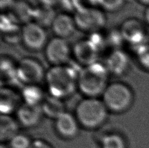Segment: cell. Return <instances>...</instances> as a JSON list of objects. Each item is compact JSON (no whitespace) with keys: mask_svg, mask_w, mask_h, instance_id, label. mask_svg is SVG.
<instances>
[{"mask_svg":"<svg viewBox=\"0 0 149 148\" xmlns=\"http://www.w3.org/2000/svg\"><path fill=\"white\" fill-rule=\"evenodd\" d=\"M79 72L68 65L52 66L45 78L49 94L62 100L71 97L78 89Z\"/></svg>","mask_w":149,"mask_h":148,"instance_id":"1","label":"cell"},{"mask_svg":"<svg viewBox=\"0 0 149 148\" xmlns=\"http://www.w3.org/2000/svg\"><path fill=\"white\" fill-rule=\"evenodd\" d=\"M110 74L104 63L99 62L81 68L77 77V88L85 97L102 96L109 85Z\"/></svg>","mask_w":149,"mask_h":148,"instance_id":"2","label":"cell"},{"mask_svg":"<svg viewBox=\"0 0 149 148\" xmlns=\"http://www.w3.org/2000/svg\"><path fill=\"white\" fill-rule=\"evenodd\" d=\"M109 112L102 99L85 97L76 106L74 115L80 126L88 130H95L106 122Z\"/></svg>","mask_w":149,"mask_h":148,"instance_id":"3","label":"cell"},{"mask_svg":"<svg viewBox=\"0 0 149 148\" xmlns=\"http://www.w3.org/2000/svg\"><path fill=\"white\" fill-rule=\"evenodd\" d=\"M102 97L109 112L114 113L127 112L134 102V93L132 88L121 82L109 84Z\"/></svg>","mask_w":149,"mask_h":148,"instance_id":"4","label":"cell"},{"mask_svg":"<svg viewBox=\"0 0 149 148\" xmlns=\"http://www.w3.org/2000/svg\"><path fill=\"white\" fill-rule=\"evenodd\" d=\"M73 17L77 29L90 34L100 32L107 22L103 10L95 7H81Z\"/></svg>","mask_w":149,"mask_h":148,"instance_id":"5","label":"cell"},{"mask_svg":"<svg viewBox=\"0 0 149 148\" xmlns=\"http://www.w3.org/2000/svg\"><path fill=\"white\" fill-rule=\"evenodd\" d=\"M46 72L42 65L33 57H24L17 64V77L24 85H38L45 80Z\"/></svg>","mask_w":149,"mask_h":148,"instance_id":"6","label":"cell"},{"mask_svg":"<svg viewBox=\"0 0 149 148\" xmlns=\"http://www.w3.org/2000/svg\"><path fill=\"white\" fill-rule=\"evenodd\" d=\"M44 50L45 57L52 66L67 65L72 55L67 40L57 37L49 40Z\"/></svg>","mask_w":149,"mask_h":148,"instance_id":"7","label":"cell"},{"mask_svg":"<svg viewBox=\"0 0 149 148\" xmlns=\"http://www.w3.org/2000/svg\"><path fill=\"white\" fill-rule=\"evenodd\" d=\"M48 36L45 28L35 22L26 24L22 28V43L31 51L44 49L48 43Z\"/></svg>","mask_w":149,"mask_h":148,"instance_id":"8","label":"cell"},{"mask_svg":"<svg viewBox=\"0 0 149 148\" xmlns=\"http://www.w3.org/2000/svg\"><path fill=\"white\" fill-rule=\"evenodd\" d=\"M124 41L131 44L135 49L147 43V31L145 26L137 18L125 20L119 29Z\"/></svg>","mask_w":149,"mask_h":148,"instance_id":"9","label":"cell"},{"mask_svg":"<svg viewBox=\"0 0 149 148\" xmlns=\"http://www.w3.org/2000/svg\"><path fill=\"white\" fill-rule=\"evenodd\" d=\"M100 49L88 39L78 41L72 48V55L82 67L98 62Z\"/></svg>","mask_w":149,"mask_h":148,"instance_id":"10","label":"cell"},{"mask_svg":"<svg viewBox=\"0 0 149 148\" xmlns=\"http://www.w3.org/2000/svg\"><path fill=\"white\" fill-rule=\"evenodd\" d=\"M40 105H34L22 102L16 111V119L20 126L32 128L41 122L43 116Z\"/></svg>","mask_w":149,"mask_h":148,"instance_id":"11","label":"cell"},{"mask_svg":"<svg viewBox=\"0 0 149 148\" xmlns=\"http://www.w3.org/2000/svg\"><path fill=\"white\" fill-rule=\"evenodd\" d=\"M104 65L108 72L114 76L126 74L130 66L128 55L120 49H113L106 57Z\"/></svg>","mask_w":149,"mask_h":148,"instance_id":"12","label":"cell"},{"mask_svg":"<svg viewBox=\"0 0 149 148\" xmlns=\"http://www.w3.org/2000/svg\"><path fill=\"white\" fill-rule=\"evenodd\" d=\"M80 125L74 114L65 112L54 120V127L58 135L67 140L73 139L78 135Z\"/></svg>","mask_w":149,"mask_h":148,"instance_id":"13","label":"cell"},{"mask_svg":"<svg viewBox=\"0 0 149 148\" xmlns=\"http://www.w3.org/2000/svg\"><path fill=\"white\" fill-rule=\"evenodd\" d=\"M51 28L55 37L65 39L72 36L77 29L73 16L68 12L57 14Z\"/></svg>","mask_w":149,"mask_h":148,"instance_id":"14","label":"cell"},{"mask_svg":"<svg viewBox=\"0 0 149 148\" xmlns=\"http://www.w3.org/2000/svg\"><path fill=\"white\" fill-rule=\"evenodd\" d=\"M20 99L21 97L9 86H2L0 94L1 114L10 115L13 112H16L22 103L19 102Z\"/></svg>","mask_w":149,"mask_h":148,"instance_id":"15","label":"cell"},{"mask_svg":"<svg viewBox=\"0 0 149 148\" xmlns=\"http://www.w3.org/2000/svg\"><path fill=\"white\" fill-rule=\"evenodd\" d=\"M34 9L31 5L24 0H16L10 8V13L13 18L19 24H26L32 22Z\"/></svg>","mask_w":149,"mask_h":148,"instance_id":"16","label":"cell"},{"mask_svg":"<svg viewBox=\"0 0 149 148\" xmlns=\"http://www.w3.org/2000/svg\"><path fill=\"white\" fill-rule=\"evenodd\" d=\"M41 107L43 115L54 120L65 112V104L63 100L49 94L45 96L41 104Z\"/></svg>","mask_w":149,"mask_h":148,"instance_id":"17","label":"cell"},{"mask_svg":"<svg viewBox=\"0 0 149 148\" xmlns=\"http://www.w3.org/2000/svg\"><path fill=\"white\" fill-rule=\"evenodd\" d=\"M20 124L17 119L10 115L1 114L0 117V139L1 142H9L19 133Z\"/></svg>","mask_w":149,"mask_h":148,"instance_id":"18","label":"cell"},{"mask_svg":"<svg viewBox=\"0 0 149 148\" xmlns=\"http://www.w3.org/2000/svg\"><path fill=\"white\" fill-rule=\"evenodd\" d=\"M20 97L23 100L22 102L40 105L45 99V95L39 85H26L23 87Z\"/></svg>","mask_w":149,"mask_h":148,"instance_id":"19","label":"cell"},{"mask_svg":"<svg viewBox=\"0 0 149 148\" xmlns=\"http://www.w3.org/2000/svg\"><path fill=\"white\" fill-rule=\"evenodd\" d=\"M57 14L53 7L40 5L34 9L33 22H35L43 28L51 27L53 21Z\"/></svg>","mask_w":149,"mask_h":148,"instance_id":"20","label":"cell"},{"mask_svg":"<svg viewBox=\"0 0 149 148\" xmlns=\"http://www.w3.org/2000/svg\"><path fill=\"white\" fill-rule=\"evenodd\" d=\"M1 78H4L5 83V82L13 83L15 81L19 82L17 77V64L15 65L11 60L6 57L1 58Z\"/></svg>","mask_w":149,"mask_h":148,"instance_id":"21","label":"cell"},{"mask_svg":"<svg viewBox=\"0 0 149 148\" xmlns=\"http://www.w3.org/2000/svg\"><path fill=\"white\" fill-rule=\"evenodd\" d=\"M101 148H127L123 136L117 133H111L101 140Z\"/></svg>","mask_w":149,"mask_h":148,"instance_id":"22","label":"cell"},{"mask_svg":"<svg viewBox=\"0 0 149 148\" xmlns=\"http://www.w3.org/2000/svg\"><path fill=\"white\" fill-rule=\"evenodd\" d=\"M135 56L140 67L149 73V42L135 48Z\"/></svg>","mask_w":149,"mask_h":148,"instance_id":"23","label":"cell"},{"mask_svg":"<svg viewBox=\"0 0 149 148\" xmlns=\"http://www.w3.org/2000/svg\"><path fill=\"white\" fill-rule=\"evenodd\" d=\"M101 9L107 12H116L126 3V0H97Z\"/></svg>","mask_w":149,"mask_h":148,"instance_id":"24","label":"cell"},{"mask_svg":"<svg viewBox=\"0 0 149 148\" xmlns=\"http://www.w3.org/2000/svg\"><path fill=\"white\" fill-rule=\"evenodd\" d=\"M32 142L27 135L18 133L9 142V148H30Z\"/></svg>","mask_w":149,"mask_h":148,"instance_id":"25","label":"cell"},{"mask_svg":"<svg viewBox=\"0 0 149 148\" xmlns=\"http://www.w3.org/2000/svg\"><path fill=\"white\" fill-rule=\"evenodd\" d=\"M30 148H54L49 142L41 139L33 140Z\"/></svg>","mask_w":149,"mask_h":148,"instance_id":"26","label":"cell"},{"mask_svg":"<svg viewBox=\"0 0 149 148\" xmlns=\"http://www.w3.org/2000/svg\"><path fill=\"white\" fill-rule=\"evenodd\" d=\"M16 0H0V7L1 10L10 9Z\"/></svg>","mask_w":149,"mask_h":148,"instance_id":"27","label":"cell"},{"mask_svg":"<svg viewBox=\"0 0 149 148\" xmlns=\"http://www.w3.org/2000/svg\"><path fill=\"white\" fill-rule=\"evenodd\" d=\"M144 20L145 23L149 26V6L146 7V9L144 12Z\"/></svg>","mask_w":149,"mask_h":148,"instance_id":"28","label":"cell"},{"mask_svg":"<svg viewBox=\"0 0 149 148\" xmlns=\"http://www.w3.org/2000/svg\"><path fill=\"white\" fill-rule=\"evenodd\" d=\"M137 1L141 4L145 5L146 7L149 6V0H137Z\"/></svg>","mask_w":149,"mask_h":148,"instance_id":"29","label":"cell"},{"mask_svg":"<svg viewBox=\"0 0 149 148\" xmlns=\"http://www.w3.org/2000/svg\"><path fill=\"white\" fill-rule=\"evenodd\" d=\"M1 148H7V147H5V146H4L2 144V145H1Z\"/></svg>","mask_w":149,"mask_h":148,"instance_id":"30","label":"cell"}]
</instances>
